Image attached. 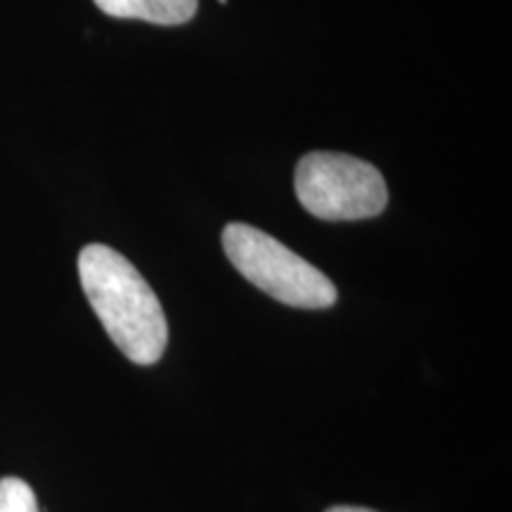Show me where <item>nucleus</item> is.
Returning <instances> with one entry per match:
<instances>
[{
  "mask_svg": "<svg viewBox=\"0 0 512 512\" xmlns=\"http://www.w3.org/2000/svg\"><path fill=\"white\" fill-rule=\"evenodd\" d=\"M105 15L117 19H143L162 27H176L195 17L197 0H93Z\"/></svg>",
  "mask_w": 512,
  "mask_h": 512,
  "instance_id": "4",
  "label": "nucleus"
},
{
  "mask_svg": "<svg viewBox=\"0 0 512 512\" xmlns=\"http://www.w3.org/2000/svg\"><path fill=\"white\" fill-rule=\"evenodd\" d=\"M294 190L302 207L323 221L373 219L389 200L373 164L339 152H309L299 159Z\"/></svg>",
  "mask_w": 512,
  "mask_h": 512,
  "instance_id": "3",
  "label": "nucleus"
},
{
  "mask_svg": "<svg viewBox=\"0 0 512 512\" xmlns=\"http://www.w3.org/2000/svg\"><path fill=\"white\" fill-rule=\"evenodd\" d=\"M79 278L95 316L121 354L138 366L157 363L169 342V325L138 268L117 249L86 245L79 254Z\"/></svg>",
  "mask_w": 512,
  "mask_h": 512,
  "instance_id": "1",
  "label": "nucleus"
},
{
  "mask_svg": "<svg viewBox=\"0 0 512 512\" xmlns=\"http://www.w3.org/2000/svg\"><path fill=\"white\" fill-rule=\"evenodd\" d=\"M0 512H41L34 489L19 477L0 479Z\"/></svg>",
  "mask_w": 512,
  "mask_h": 512,
  "instance_id": "5",
  "label": "nucleus"
},
{
  "mask_svg": "<svg viewBox=\"0 0 512 512\" xmlns=\"http://www.w3.org/2000/svg\"><path fill=\"white\" fill-rule=\"evenodd\" d=\"M325 512H377L370 508H358V505H335V508L325 510Z\"/></svg>",
  "mask_w": 512,
  "mask_h": 512,
  "instance_id": "6",
  "label": "nucleus"
},
{
  "mask_svg": "<svg viewBox=\"0 0 512 512\" xmlns=\"http://www.w3.org/2000/svg\"><path fill=\"white\" fill-rule=\"evenodd\" d=\"M223 249L238 273L275 302L294 309H330L337 302V290L328 275L264 230L228 223Z\"/></svg>",
  "mask_w": 512,
  "mask_h": 512,
  "instance_id": "2",
  "label": "nucleus"
}]
</instances>
